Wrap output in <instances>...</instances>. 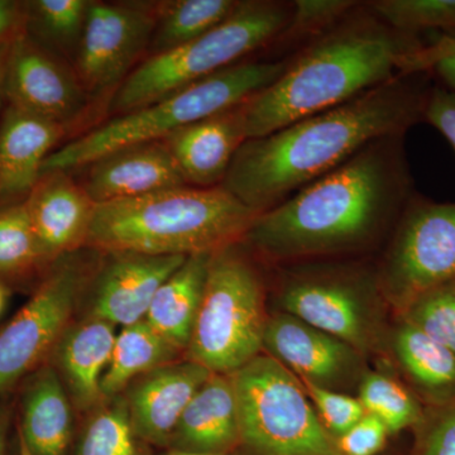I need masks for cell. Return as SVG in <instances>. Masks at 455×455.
I'll use <instances>...</instances> for the list:
<instances>
[{
    "label": "cell",
    "instance_id": "cell-25",
    "mask_svg": "<svg viewBox=\"0 0 455 455\" xmlns=\"http://www.w3.org/2000/svg\"><path fill=\"white\" fill-rule=\"evenodd\" d=\"M212 254L188 256L156 292L145 320L176 348L187 352L202 304Z\"/></svg>",
    "mask_w": 455,
    "mask_h": 455
},
{
    "label": "cell",
    "instance_id": "cell-17",
    "mask_svg": "<svg viewBox=\"0 0 455 455\" xmlns=\"http://www.w3.org/2000/svg\"><path fill=\"white\" fill-rule=\"evenodd\" d=\"M211 374L188 358L156 368L132 382L124 400L140 442L170 447L182 412Z\"/></svg>",
    "mask_w": 455,
    "mask_h": 455
},
{
    "label": "cell",
    "instance_id": "cell-8",
    "mask_svg": "<svg viewBox=\"0 0 455 455\" xmlns=\"http://www.w3.org/2000/svg\"><path fill=\"white\" fill-rule=\"evenodd\" d=\"M284 266L277 295L283 313L339 338L364 357L381 350L386 331L379 309L385 298L377 265L315 259Z\"/></svg>",
    "mask_w": 455,
    "mask_h": 455
},
{
    "label": "cell",
    "instance_id": "cell-2",
    "mask_svg": "<svg viewBox=\"0 0 455 455\" xmlns=\"http://www.w3.org/2000/svg\"><path fill=\"white\" fill-rule=\"evenodd\" d=\"M427 71L403 74L348 103L245 140L221 187L257 214L347 163L363 147L424 122Z\"/></svg>",
    "mask_w": 455,
    "mask_h": 455
},
{
    "label": "cell",
    "instance_id": "cell-38",
    "mask_svg": "<svg viewBox=\"0 0 455 455\" xmlns=\"http://www.w3.org/2000/svg\"><path fill=\"white\" fill-rule=\"evenodd\" d=\"M424 122L429 123L451 143L455 152V92L433 86L425 107Z\"/></svg>",
    "mask_w": 455,
    "mask_h": 455
},
{
    "label": "cell",
    "instance_id": "cell-11",
    "mask_svg": "<svg viewBox=\"0 0 455 455\" xmlns=\"http://www.w3.org/2000/svg\"><path fill=\"white\" fill-rule=\"evenodd\" d=\"M89 269L76 252L53 260L31 299L0 329V400L46 363L70 325Z\"/></svg>",
    "mask_w": 455,
    "mask_h": 455
},
{
    "label": "cell",
    "instance_id": "cell-45",
    "mask_svg": "<svg viewBox=\"0 0 455 455\" xmlns=\"http://www.w3.org/2000/svg\"><path fill=\"white\" fill-rule=\"evenodd\" d=\"M18 447H20V455H32L20 433H18Z\"/></svg>",
    "mask_w": 455,
    "mask_h": 455
},
{
    "label": "cell",
    "instance_id": "cell-10",
    "mask_svg": "<svg viewBox=\"0 0 455 455\" xmlns=\"http://www.w3.org/2000/svg\"><path fill=\"white\" fill-rule=\"evenodd\" d=\"M377 268L383 298L401 313L425 292L455 283V203L416 193Z\"/></svg>",
    "mask_w": 455,
    "mask_h": 455
},
{
    "label": "cell",
    "instance_id": "cell-26",
    "mask_svg": "<svg viewBox=\"0 0 455 455\" xmlns=\"http://www.w3.org/2000/svg\"><path fill=\"white\" fill-rule=\"evenodd\" d=\"M181 350L155 331L145 319L123 326L103 379L101 394L110 401L121 396L132 382L156 368L178 361Z\"/></svg>",
    "mask_w": 455,
    "mask_h": 455
},
{
    "label": "cell",
    "instance_id": "cell-27",
    "mask_svg": "<svg viewBox=\"0 0 455 455\" xmlns=\"http://www.w3.org/2000/svg\"><path fill=\"white\" fill-rule=\"evenodd\" d=\"M235 0H176L158 5L154 55L178 49L217 28L238 7Z\"/></svg>",
    "mask_w": 455,
    "mask_h": 455
},
{
    "label": "cell",
    "instance_id": "cell-42",
    "mask_svg": "<svg viewBox=\"0 0 455 455\" xmlns=\"http://www.w3.org/2000/svg\"><path fill=\"white\" fill-rule=\"evenodd\" d=\"M8 44H0V108H2V101L4 100V65L5 57H7ZM2 118V114H0Z\"/></svg>",
    "mask_w": 455,
    "mask_h": 455
},
{
    "label": "cell",
    "instance_id": "cell-12",
    "mask_svg": "<svg viewBox=\"0 0 455 455\" xmlns=\"http://www.w3.org/2000/svg\"><path fill=\"white\" fill-rule=\"evenodd\" d=\"M156 12L145 5L90 3L76 68L83 88L99 92L124 82L151 44Z\"/></svg>",
    "mask_w": 455,
    "mask_h": 455
},
{
    "label": "cell",
    "instance_id": "cell-44",
    "mask_svg": "<svg viewBox=\"0 0 455 455\" xmlns=\"http://www.w3.org/2000/svg\"><path fill=\"white\" fill-rule=\"evenodd\" d=\"M163 455H235V454H232V453H226V454L191 453V451H175V449H170L169 451H166V453H164Z\"/></svg>",
    "mask_w": 455,
    "mask_h": 455
},
{
    "label": "cell",
    "instance_id": "cell-9",
    "mask_svg": "<svg viewBox=\"0 0 455 455\" xmlns=\"http://www.w3.org/2000/svg\"><path fill=\"white\" fill-rule=\"evenodd\" d=\"M241 444L254 455H344L300 379L268 355L229 374Z\"/></svg>",
    "mask_w": 455,
    "mask_h": 455
},
{
    "label": "cell",
    "instance_id": "cell-30",
    "mask_svg": "<svg viewBox=\"0 0 455 455\" xmlns=\"http://www.w3.org/2000/svg\"><path fill=\"white\" fill-rule=\"evenodd\" d=\"M358 398L367 414L379 418L390 434L423 423L424 409L414 392L386 374H364L358 387Z\"/></svg>",
    "mask_w": 455,
    "mask_h": 455
},
{
    "label": "cell",
    "instance_id": "cell-41",
    "mask_svg": "<svg viewBox=\"0 0 455 455\" xmlns=\"http://www.w3.org/2000/svg\"><path fill=\"white\" fill-rule=\"evenodd\" d=\"M9 421H11V410L7 406L3 405V403H0V455H8L7 435Z\"/></svg>",
    "mask_w": 455,
    "mask_h": 455
},
{
    "label": "cell",
    "instance_id": "cell-23",
    "mask_svg": "<svg viewBox=\"0 0 455 455\" xmlns=\"http://www.w3.org/2000/svg\"><path fill=\"white\" fill-rule=\"evenodd\" d=\"M25 381L18 433L32 455H68L73 442V403L56 368L44 363Z\"/></svg>",
    "mask_w": 455,
    "mask_h": 455
},
{
    "label": "cell",
    "instance_id": "cell-34",
    "mask_svg": "<svg viewBox=\"0 0 455 455\" xmlns=\"http://www.w3.org/2000/svg\"><path fill=\"white\" fill-rule=\"evenodd\" d=\"M359 4L361 2L353 0H295L289 25L275 44H309L349 16Z\"/></svg>",
    "mask_w": 455,
    "mask_h": 455
},
{
    "label": "cell",
    "instance_id": "cell-22",
    "mask_svg": "<svg viewBox=\"0 0 455 455\" xmlns=\"http://www.w3.org/2000/svg\"><path fill=\"white\" fill-rule=\"evenodd\" d=\"M241 444L238 407L229 374L212 373L191 398L171 439V449L232 453Z\"/></svg>",
    "mask_w": 455,
    "mask_h": 455
},
{
    "label": "cell",
    "instance_id": "cell-31",
    "mask_svg": "<svg viewBox=\"0 0 455 455\" xmlns=\"http://www.w3.org/2000/svg\"><path fill=\"white\" fill-rule=\"evenodd\" d=\"M104 403L94 410L84 427L75 455H145L142 442L132 427L124 397Z\"/></svg>",
    "mask_w": 455,
    "mask_h": 455
},
{
    "label": "cell",
    "instance_id": "cell-13",
    "mask_svg": "<svg viewBox=\"0 0 455 455\" xmlns=\"http://www.w3.org/2000/svg\"><path fill=\"white\" fill-rule=\"evenodd\" d=\"M4 100L38 118L68 127L85 107V89L55 53L23 28L9 44L4 65Z\"/></svg>",
    "mask_w": 455,
    "mask_h": 455
},
{
    "label": "cell",
    "instance_id": "cell-35",
    "mask_svg": "<svg viewBox=\"0 0 455 455\" xmlns=\"http://www.w3.org/2000/svg\"><path fill=\"white\" fill-rule=\"evenodd\" d=\"M301 383L320 420L335 439L344 435L367 414L358 397L326 390L307 381Z\"/></svg>",
    "mask_w": 455,
    "mask_h": 455
},
{
    "label": "cell",
    "instance_id": "cell-37",
    "mask_svg": "<svg viewBox=\"0 0 455 455\" xmlns=\"http://www.w3.org/2000/svg\"><path fill=\"white\" fill-rule=\"evenodd\" d=\"M388 435L387 427L379 418L366 414L337 443L344 455H376L385 447Z\"/></svg>",
    "mask_w": 455,
    "mask_h": 455
},
{
    "label": "cell",
    "instance_id": "cell-3",
    "mask_svg": "<svg viewBox=\"0 0 455 455\" xmlns=\"http://www.w3.org/2000/svg\"><path fill=\"white\" fill-rule=\"evenodd\" d=\"M425 47L420 37L396 31L361 3L290 56L276 82L245 103L248 140L348 103L400 75L418 73Z\"/></svg>",
    "mask_w": 455,
    "mask_h": 455
},
{
    "label": "cell",
    "instance_id": "cell-1",
    "mask_svg": "<svg viewBox=\"0 0 455 455\" xmlns=\"http://www.w3.org/2000/svg\"><path fill=\"white\" fill-rule=\"evenodd\" d=\"M405 139L403 133L390 134L368 143L347 163L259 214L244 243L281 265L346 259L387 245L416 194Z\"/></svg>",
    "mask_w": 455,
    "mask_h": 455
},
{
    "label": "cell",
    "instance_id": "cell-15",
    "mask_svg": "<svg viewBox=\"0 0 455 455\" xmlns=\"http://www.w3.org/2000/svg\"><path fill=\"white\" fill-rule=\"evenodd\" d=\"M185 256L109 252L92 277L89 316L116 326L145 319L156 292L185 262Z\"/></svg>",
    "mask_w": 455,
    "mask_h": 455
},
{
    "label": "cell",
    "instance_id": "cell-21",
    "mask_svg": "<svg viewBox=\"0 0 455 455\" xmlns=\"http://www.w3.org/2000/svg\"><path fill=\"white\" fill-rule=\"evenodd\" d=\"M116 329L112 323L88 316L68 326L51 355L71 403L80 411H92L106 403L101 379L112 358Z\"/></svg>",
    "mask_w": 455,
    "mask_h": 455
},
{
    "label": "cell",
    "instance_id": "cell-24",
    "mask_svg": "<svg viewBox=\"0 0 455 455\" xmlns=\"http://www.w3.org/2000/svg\"><path fill=\"white\" fill-rule=\"evenodd\" d=\"M388 346L415 396L431 407L454 403V352L403 319L388 335Z\"/></svg>",
    "mask_w": 455,
    "mask_h": 455
},
{
    "label": "cell",
    "instance_id": "cell-28",
    "mask_svg": "<svg viewBox=\"0 0 455 455\" xmlns=\"http://www.w3.org/2000/svg\"><path fill=\"white\" fill-rule=\"evenodd\" d=\"M90 3L88 0L23 2V31L53 53L79 47Z\"/></svg>",
    "mask_w": 455,
    "mask_h": 455
},
{
    "label": "cell",
    "instance_id": "cell-6",
    "mask_svg": "<svg viewBox=\"0 0 455 455\" xmlns=\"http://www.w3.org/2000/svg\"><path fill=\"white\" fill-rule=\"evenodd\" d=\"M292 3L239 2L232 16L187 44L152 55L128 75L114 94L110 110L133 112L274 46L289 25Z\"/></svg>",
    "mask_w": 455,
    "mask_h": 455
},
{
    "label": "cell",
    "instance_id": "cell-14",
    "mask_svg": "<svg viewBox=\"0 0 455 455\" xmlns=\"http://www.w3.org/2000/svg\"><path fill=\"white\" fill-rule=\"evenodd\" d=\"M263 352L301 381L343 394L358 390L368 372L366 357L350 344L283 311L268 316Z\"/></svg>",
    "mask_w": 455,
    "mask_h": 455
},
{
    "label": "cell",
    "instance_id": "cell-18",
    "mask_svg": "<svg viewBox=\"0 0 455 455\" xmlns=\"http://www.w3.org/2000/svg\"><path fill=\"white\" fill-rule=\"evenodd\" d=\"M85 167L82 187L97 205L188 185L164 140L122 147Z\"/></svg>",
    "mask_w": 455,
    "mask_h": 455
},
{
    "label": "cell",
    "instance_id": "cell-32",
    "mask_svg": "<svg viewBox=\"0 0 455 455\" xmlns=\"http://www.w3.org/2000/svg\"><path fill=\"white\" fill-rule=\"evenodd\" d=\"M367 5L379 20L406 35L455 32V0H376Z\"/></svg>",
    "mask_w": 455,
    "mask_h": 455
},
{
    "label": "cell",
    "instance_id": "cell-19",
    "mask_svg": "<svg viewBox=\"0 0 455 455\" xmlns=\"http://www.w3.org/2000/svg\"><path fill=\"white\" fill-rule=\"evenodd\" d=\"M244 106L191 123L164 140L188 185L223 184L236 152L248 140Z\"/></svg>",
    "mask_w": 455,
    "mask_h": 455
},
{
    "label": "cell",
    "instance_id": "cell-5",
    "mask_svg": "<svg viewBox=\"0 0 455 455\" xmlns=\"http://www.w3.org/2000/svg\"><path fill=\"white\" fill-rule=\"evenodd\" d=\"M290 60L242 61L149 106L122 114L55 149L44 161L42 173L88 166L122 147L164 140L191 123L242 106L276 82Z\"/></svg>",
    "mask_w": 455,
    "mask_h": 455
},
{
    "label": "cell",
    "instance_id": "cell-29",
    "mask_svg": "<svg viewBox=\"0 0 455 455\" xmlns=\"http://www.w3.org/2000/svg\"><path fill=\"white\" fill-rule=\"evenodd\" d=\"M47 268L25 200L0 206V283H18Z\"/></svg>",
    "mask_w": 455,
    "mask_h": 455
},
{
    "label": "cell",
    "instance_id": "cell-20",
    "mask_svg": "<svg viewBox=\"0 0 455 455\" xmlns=\"http://www.w3.org/2000/svg\"><path fill=\"white\" fill-rule=\"evenodd\" d=\"M65 127L5 106L0 118V206L20 203L42 175V166Z\"/></svg>",
    "mask_w": 455,
    "mask_h": 455
},
{
    "label": "cell",
    "instance_id": "cell-36",
    "mask_svg": "<svg viewBox=\"0 0 455 455\" xmlns=\"http://www.w3.org/2000/svg\"><path fill=\"white\" fill-rule=\"evenodd\" d=\"M433 409L420 424L424 434L419 455H455V401Z\"/></svg>",
    "mask_w": 455,
    "mask_h": 455
},
{
    "label": "cell",
    "instance_id": "cell-7",
    "mask_svg": "<svg viewBox=\"0 0 455 455\" xmlns=\"http://www.w3.org/2000/svg\"><path fill=\"white\" fill-rule=\"evenodd\" d=\"M239 244L212 254L187 350L212 373H235L263 352L265 281Z\"/></svg>",
    "mask_w": 455,
    "mask_h": 455
},
{
    "label": "cell",
    "instance_id": "cell-33",
    "mask_svg": "<svg viewBox=\"0 0 455 455\" xmlns=\"http://www.w3.org/2000/svg\"><path fill=\"white\" fill-rule=\"evenodd\" d=\"M401 314L405 322L455 353V283L419 296Z\"/></svg>",
    "mask_w": 455,
    "mask_h": 455
},
{
    "label": "cell",
    "instance_id": "cell-4",
    "mask_svg": "<svg viewBox=\"0 0 455 455\" xmlns=\"http://www.w3.org/2000/svg\"><path fill=\"white\" fill-rule=\"evenodd\" d=\"M259 215L221 185H185L97 205L85 245L107 253L214 254L242 243Z\"/></svg>",
    "mask_w": 455,
    "mask_h": 455
},
{
    "label": "cell",
    "instance_id": "cell-39",
    "mask_svg": "<svg viewBox=\"0 0 455 455\" xmlns=\"http://www.w3.org/2000/svg\"><path fill=\"white\" fill-rule=\"evenodd\" d=\"M433 52L435 61L431 68L445 88L455 92V37L444 38L440 44H433Z\"/></svg>",
    "mask_w": 455,
    "mask_h": 455
},
{
    "label": "cell",
    "instance_id": "cell-43",
    "mask_svg": "<svg viewBox=\"0 0 455 455\" xmlns=\"http://www.w3.org/2000/svg\"><path fill=\"white\" fill-rule=\"evenodd\" d=\"M8 301V287L0 283V315L5 309Z\"/></svg>",
    "mask_w": 455,
    "mask_h": 455
},
{
    "label": "cell",
    "instance_id": "cell-40",
    "mask_svg": "<svg viewBox=\"0 0 455 455\" xmlns=\"http://www.w3.org/2000/svg\"><path fill=\"white\" fill-rule=\"evenodd\" d=\"M22 26L23 2L0 0V44H11Z\"/></svg>",
    "mask_w": 455,
    "mask_h": 455
},
{
    "label": "cell",
    "instance_id": "cell-16",
    "mask_svg": "<svg viewBox=\"0 0 455 455\" xmlns=\"http://www.w3.org/2000/svg\"><path fill=\"white\" fill-rule=\"evenodd\" d=\"M25 204L47 267L85 245L97 204L75 182L70 171L42 173Z\"/></svg>",
    "mask_w": 455,
    "mask_h": 455
}]
</instances>
